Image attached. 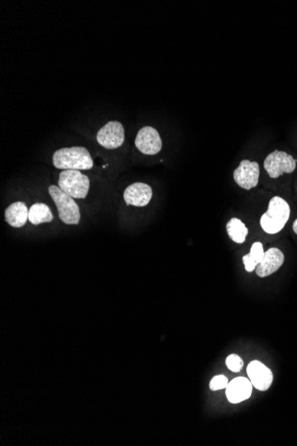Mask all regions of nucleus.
I'll use <instances>...</instances> for the list:
<instances>
[{
  "mask_svg": "<svg viewBox=\"0 0 297 446\" xmlns=\"http://www.w3.org/2000/svg\"><path fill=\"white\" fill-rule=\"evenodd\" d=\"M53 164L55 168L63 171H88L94 165L89 152L83 146L57 150L53 155Z\"/></svg>",
  "mask_w": 297,
  "mask_h": 446,
  "instance_id": "f257e3e1",
  "label": "nucleus"
},
{
  "mask_svg": "<svg viewBox=\"0 0 297 446\" xmlns=\"http://www.w3.org/2000/svg\"><path fill=\"white\" fill-rule=\"evenodd\" d=\"M290 214L291 210L289 203L282 197H273L270 201L268 210L261 217V226L267 233H278L288 223Z\"/></svg>",
  "mask_w": 297,
  "mask_h": 446,
  "instance_id": "f03ea898",
  "label": "nucleus"
},
{
  "mask_svg": "<svg viewBox=\"0 0 297 446\" xmlns=\"http://www.w3.org/2000/svg\"><path fill=\"white\" fill-rule=\"evenodd\" d=\"M59 187L64 193L73 199H85L89 191L90 181L87 175L80 171L68 169L59 175Z\"/></svg>",
  "mask_w": 297,
  "mask_h": 446,
  "instance_id": "7ed1b4c3",
  "label": "nucleus"
},
{
  "mask_svg": "<svg viewBox=\"0 0 297 446\" xmlns=\"http://www.w3.org/2000/svg\"><path fill=\"white\" fill-rule=\"evenodd\" d=\"M48 193L57 205L59 217L66 224H78L80 220V208L73 198L64 193L60 187L50 185Z\"/></svg>",
  "mask_w": 297,
  "mask_h": 446,
  "instance_id": "20e7f679",
  "label": "nucleus"
},
{
  "mask_svg": "<svg viewBox=\"0 0 297 446\" xmlns=\"http://www.w3.org/2000/svg\"><path fill=\"white\" fill-rule=\"evenodd\" d=\"M263 167L270 178H278L283 174H290L295 171L296 159L288 152L276 150L267 156Z\"/></svg>",
  "mask_w": 297,
  "mask_h": 446,
  "instance_id": "39448f33",
  "label": "nucleus"
},
{
  "mask_svg": "<svg viewBox=\"0 0 297 446\" xmlns=\"http://www.w3.org/2000/svg\"><path fill=\"white\" fill-rule=\"evenodd\" d=\"M97 141L103 148L114 150L120 148L125 141V129L119 122H110L97 133Z\"/></svg>",
  "mask_w": 297,
  "mask_h": 446,
  "instance_id": "423d86ee",
  "label": "nucleus"
},
{
  "mask_svg": "<svg viewBox=\"0 0 297 446\" xmlns=\"http://www.w3.org/2000/svg\"><path fill=\"white\" fill-rule=\"evenodd\" d=\"M260 175L259 164L256 161L244 159L239 167L235 169L233 178L235 182L245 190H250L259 185Z\"/></svg>",
  "mask_w": 297,
  "mask_h": 446,
  "instance_id": "0eeeda50",
  "label": "nucleus"
},
{
  "mask_svg": "<svg viewBox=\"0 0 297 446\" xmlns=\"http://www.w3.org/2000/svg\"><path fill=\"white\" fill-rule=\"evenodd\" d=\"M136 146L143 154L155 155L161 151L162 140L154 128L146 126L137 133Z\"/></svg>",
  "mask_w": 297,
  "mask_h": 446,
  "instance_id": "6e6552de",
  "label": "nucleus"
},
{
  "mask_svg": "<svg viewBox=\"0 0 297 446\" xmlns=\"http://www.w3.org/2000/svg\"><path fill=\"white\" fill-rule=\"evenodd\" d=\"M247 373L253 387L260 391H266L272 386L273 382L272 371L259 361H252L247 368Z\"/></svg>",
  "mask_w": 297,
  "mask_h": 446,
  "instance_id": "1a4fd4ad",
  "label": "nucleus"
},
{
  "mask_svg": "<svg viewBox=\"0 0 297 446\" xmlns=\"http://www.w3.org/2000/svg\"><path fill=\"white\" fill-rule=\"evenodd\" d=\"M285 257L282 250L277 248H270L264 252L262 261L256 266V275L261 278H267L273 273L278 271L283 265Z\"/></svg>",
  "mask_w": 297,
  "mask_h": 446,
  "instance_id": "9d476101",
  "label": "nucleus"
},
{
  "mask_svg": "<svg viewBox=\"0 0 297 446\" xmlns=\"http://www.w3.org/2000/svg\"><path fill=\"white\" fill-rule=\"evenodd\" d=\"M152 198V189L145 183H135L129 185L124 192V200L127 205L135 207H145Z\"/></svg>",
  "mask_w": 297,
  "mask_h": 446,
  "instance_id": "9b49d317",
  "label": "nucleus"
},
{
  "mask_svg": "<svg viewBox=\"0 0 297 446\" xmlns=\"http://www.w3.org/2000/svg\"><path fill=\"white\" fill-rule=\"evenodd\" d=\"M253 385L247 377H238L231 380L226 387V397L231 403H240L252 395Z\"/></svg>",
  "mask_w": 297,
  "mask_h": 446,
  "instance_id": "f8f14e48",
  "label": "nucleus"
},
{
  "mask_svg": "<svg viewBox=\"0 0 297 446\" xmlns=\"http://www.w3.org/2000/svg\"><path fill=\"white\" fill-rule=\"evenodd\" d=\"M6 222L15 229H21L29 220V210L27 206L22 201L9 205L5 211Z\"/></svg>",
  "mask_w": 297,
  "mask_h": 446,
  "instance_id": "ddd939ff",
  "label": "nucleus"
},
{
  "mask_svg": "<svg viewBox=\"0 0 297 446\" xmlns=\"http://www.w3.org/2000/svg\"><path fill=\"white\" fill-rule=\"evenodd\" d=\"M53 220V214L47 204L35 203L29 210V221L35 226L42 223H50Z\"/></svg>",
  "mask_w": 297,
  "mask_h": 446,
  "instance_id": "4468645a",
  "label": "nucleus"
},
{
  "mask_svg": "<svg viewBox=\"0 0 297 446\" xmlns=\"http://www.w3.org/2000/svg\"><path fill=\"white\" fill-rule=\"evenodd\" d=\"M228 236L236 243H244L246 240L249 229L239 218L233 217L226 224Z\"/></svg>",
  "mask_w": 297,
  "mask_h": 446,
  "instance_id": "2eb2a0df",
  "label": "nucleus"
},
{
  "mask_svg": "<svg viewBox=\"0 0 297 446\" xmlns=\"http://www.w3.org/2000/svg\"><path fill=\"white\" fill-rule=\"evenodd\" d=\"M264 256L263 244L256 242L251 247L250 253L243 257L245 269L247 272H253L259 265Z\"/></svg>",
  "mask_w": 297,
  "mask_h": 446,
  "instance_id": "dca6fc26",
  "label": "nucleus"
},
{
  "mask_svg": "<svg viewBox=\"0 0 297 446\" xmlns=\"http://www.w3.org/2000/svg\"><path fill=\"white\" fill-rule=\"evenodd\" d=\"M225 364H226L228 369L233 373L240 372L244 366L243 360L241 359L240 357L235 354H230V356L227 357L226 361H225Z\"/></svg>",
  "mask_w": 297,
  "mask_h": 446,
  "instance_id": "f3484780",
  "label": "nucleus"
},
{
  "mask_svg": "<svg viewBox=\"0 0 297 446\" xmlns=\"http://www.w3.org/2000/svg\"><path fill=\"white\" fill-rule=\"evenodd\" d=\"M228 384L229 382H228L226 376L217 375L211 380L210 387L212 391H217V390L226 389Z\"/></svg>",
  "mask_w": 297,
  "mask_h": 446,
  "instance_id": "a211bd4d",
  "label": "nucleus"
},
{
  "mask_svg": "<svg viewBox=\"0 0 297 446\" xmlns=\"http://www.w3.org/2000/svg\"><path fill=\"white\" fill-rule=\"evenodd\" d=\"M293 230L297 234V218L293 223Z\"/></svg>",
  "mask_w": 297,
  "mask_h": 446,
  "instance_id": "6ab92c4d",
  "label": "nucleus"
}]
</instances>
